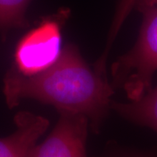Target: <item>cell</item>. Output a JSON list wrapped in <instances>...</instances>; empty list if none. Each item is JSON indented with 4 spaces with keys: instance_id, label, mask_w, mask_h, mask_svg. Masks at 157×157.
Returning a JSON list of instances; mask_svg holds the SVG:
<instances>
[{
    "instance_id": "cell-1",
    "label": "cell",
    "mask_w": 157,
    "mask_h": 157,
    "mask_svg": "<svg viewBox=\"0 0 157 157\" xmlns=\"http://www.w3.org/2000/svg\"><path fill=\"white\" fill-rule=\"evenodd\" d=\"M114 90L106 68L95 63L91 67L77 47L68 44L56 63L42 73L24 76L11 68L4 78L3 92L10 108L25 98L36 100L53 105L58 112L84 116L97 134L111 109Z\"/></svg>"
},
{
    "instance_id": "cell-10",
    "label": "cell",
    "mask_w": 157,
    "mask_h": 157,
    "mask_svg": "<svg viewBox=\"0 0 157 157\" xmlns=\"http://www.w3.org/2000/svg\"><path fill=\"white\" fill-rule=\"evenodd\" d=\"M148 7H157V0H137L135 9L140 10Z\"/></svg>"
},
{
    "instance_id": "cell-6",
    "label": "cell",
    "mask_w": 157,
    "mask_h": 157,
    "mask_svg": "<svg viewBox=\"0 0 157 157\" xmlns=\"http://www.w3.org/2000/svg\"><path fill=\"white\" fill-rule=\"evenodd\" d=\"M111 109L129 122L148 127L157 133V86L137 101L120 103L112 101Z\"/></svg>"
},
{
    "instance_id": "cell-5",
    "label": "cell",
    "mask_w": 157,
    "mask_h": 157,
    "mask_svg": "<svg viewBox=\"0 0 157 157\" xmlns=\"http://www.w3.org/2000/svg\"><path fill=\"white\" fill-rule=\"evenodd\" d=\"M15 123V132L0 139V157H29L50 124L46 118L29 111L17 113Z\"/></svg>"
},
{
    "instance_id": "cell-4",
    "label": "cell",
    "mask_w": 157,
    "mask_h": 157,
    "mask_svg": "<svg viewBox=\"0 0 157 157\" xmlns=\"http://www.w3.org/2000/svg\"><path fill=\"white\" fill-rule=\"evenodd\" d=\"M59 113L53 130L44 142L34 147L29 157H87L88 119L78 113Z\"/></svg>"
},
{
    "instance_id": "cell-7",
    "label": "cell",
    "mask_w": 157,
    "mask_h": 157,
    "mask_svg": "<svg viewBox=\"0 0 157 157\" xmlns=\"http://www.w3.org/2000/svg\"><path fill=\"white\" fill-rule=\"evenodd\" d=\"M31 0H0V31L2 34L11 29L28 25L25 11Z\"/></svg>"
},
{
    "instance_id": "cell-3",
    "label": "cell",
    "mask_w": 157,
    "mask_h": 157,
    "mask_svg": "<svg viewBox=\"0 0 157 157\" xmlns=\"http://www.w3.org/2000/svg\"><path fill=\"white\" fill-rule=\"evenodd\" d=\"M68 10L45 18L17 43L13 69L24 76L44 71L57 62L62 53V25Z\"/></svg>"
},
{
    "instance_id": "cell-2",
    "label": "cell",
    "mask_w": 157,
    "mask_h": 157,
    "mask_svg": "<svg viewBox=\"0 0 157 157\" xmlns=\"http://www.w3.org/2000/svg\"><path fill=\"white\" fill-rule=\"evenodd\" d=\"M142 23L132 48L111 66L112 84L121 89L130 101H137L152 88L157 71V7L139 10Z\"/></svg>"
},
{
    "instance_id": "cell-8",
    "label": "cell",
    "mask_w": 157,
    "mask_h": 157,
    "mask_svg": "<svg viewBox=\"0 0 157 157\" xmlns=\"http://www.w3.org/2000/svg\"><path fill=\"white\" fill-rule=\"evenodd\" d=\"M136 1L137 0H119L108 34V39L109 40H116L125 21L129 17L132 9L135 8Z\"/></svg>"
},
{
    "instance_id": "cell-9",
    "label": "cell",
    "mask_w": 157,
    "mask_h": 157,
    "mask_svg": "<svg viewBox=\"0 0 157 157\" xmlns=\"http://www.w3.org/2000/svg\"><path fill=\"white\" fill-rule=\"evenodd\" d=\"M103 157H157V147L149 149L117 148L109 151Z\"/></svg>"
}]
</instances>
